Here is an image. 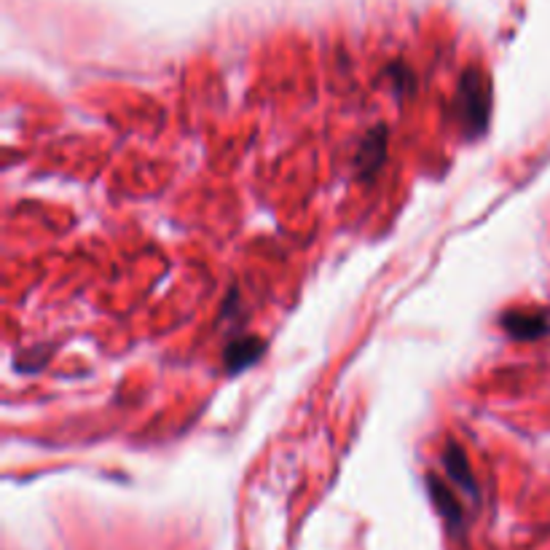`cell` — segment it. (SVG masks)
I'll return each instance as SVG.
<instances>
[{
  "label": "cell",
  "instance_id": "obj_6",
  "mask_svg": "<svg viewBox=\"0 0 550 550\" xmlns=\"http://www.w3.org/2000/svg\"><path fill=\"white\" fill-rule=\"evenodd\" d=\"M427 486H429V494H432L437 510H440L451 523H459V520H461V507H459V502L453 499V494H451L435 475L427 478Z\"/></svg>",
  "mask_w": 550,
  "mask_h": 550
},
{
  "label": "cell",
  "instance_id": "obj_2",
  "mask_svg": "<svg viewBox=\"0 0 550 550\" xmlns=\"http://www.w3.org/2000/svg\"><path fill=\"white\" fill-rule=\"evenodd\" d=\"M502 327L518 338V341H531V338H542L550 333V311L547 309H518V311H507L502 317Z\"/></svg>",
  "mask_w": 550,
  "mask_h": 550
},
{
  "label": "cell",
  "instance_id": "obj_1",
  "mask_svg": "<svg viewBox=\"0 0 550 550\" xmlns=\"http://www.w3.org/2000/svg\"><path fill=\"white\" fill-rule=\"evenodd\" d=\"M491 113V86L480 70H464L456 91V118L467 134H480Z\"/></svg>",
  "mask_w": 550,
  "mask_h": 550
},
{
  "label": "cell",
  "instance_id": "obj_4",
  "mask_svg": "<svg viewBox=\"0 0 550 550\" xmlns=\"http://www.w3.org/2000/svg\"><path fill=\"white\" fill-rule=\"evenodd\" d=\"M266 351V343L255 335H241V338H233L225 351H223V360H225V368L231 373H239L250 365H255L260 360V354Z\"/></svg>",
  "mask_w": 550,
  "mask_h": 550
},
{
  "label": "cell",
  "instance_id": "obj_3",
  "mask_svg": "<svg viewBox=\"0 0 550 550\" xmlns=\"http://www.w3.org/2000/svg\"><path fill=\"white\" fill-rule=\"evenodd\" d=\"M384 158H386V131L381 126H376L362 140V145L357 150V158H354V166L362 177H373L381 169Z\"/></svg>",
  "mask_w": 550,
  "mask_h": 550
},
{
  "label": "cell",
  "instance_id": "obj_5",
  "mask_svg": "<svg viewBox=\"0 0 550 550\" xmlns=\"http://www.w3.org/2000/svg\"><path fill=\"white\" fill-rule=\"evenodd\" d=\"M443 464H445V470H448V478H451L456 486H461V491H467V494H475V491H478V488H475V478H472L470 464H467V456H464V451H461L456 443L445 445V451H443Z\"/></svg>",
  "mask_w": 550,
  "mask_h": 550
}]
</instances>
